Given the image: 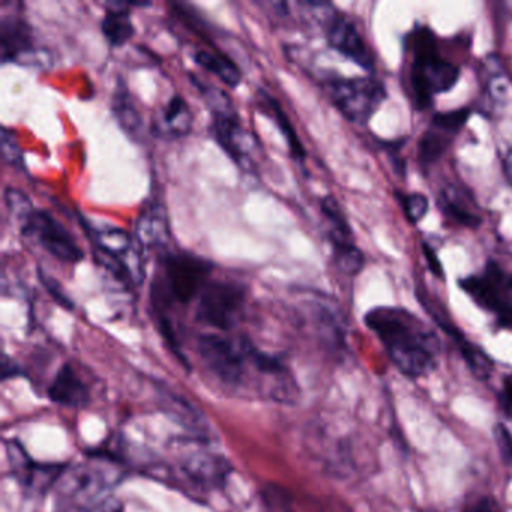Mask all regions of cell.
<instances>
[{"label": "cell", "instance_id": "obj_3", "mask_svg": "<svg viewBox=\"0 0 512 512\" xmlns=\"http://www.w3.org/2000/svg\"><path fill=\"white\" fill-rule=\"evenodd\" d=\"M214 265L193 253H172L164 257L163 275L152 284L155 310L163 311L170 304L187 305L209 283Z\"/></svg>", "mask_w": 512, "mask_h": 512}, {"label": "cell", "instance_id": "obj_24", "mask_svg": "<svg viewBox=\"0 0 512 512\" xmlns=\"http://www.w3.org/2000/svg\"><path fill=\"white\" fill-rule=\"evenodd\" d=\"M194 62L208 73L214 74L229 88H236L242 82L241 68L218 50H197Z\"/></svg>", "mask_w": 512, "mask_h": 512}, {"label": "cell", "instance_id": "obj_21", "mask_svg": "<svg viewBox=\"0 0 512 512\" xmlns=\"http://www.w3.org/2000/svg\"><path fill=\"white\" fill-rule=\"evenodd\" d=\"M49 395L55 403L68 407H82L89 401V391L82 377L71 365H64L49 386Z\"/></svg>", "mask_w": 512, "mask_h": 512}, {"label": "cell", "instance_id": "obj_2", "mask_svg": "<svg viewBox=\"0 0 512 512\" xmlns=\"http://www.w3.org/2000/svg\"><path fill=\"white\" fill-rule=\"evenodd\" d=\"M413 53L410 82L415 92L416 104L421 109L430 106L433 98L451 91L460 79V68L446 61L437 50L436 38L428 28H416L410 35Z\"/></svg>", "mask_w": 512, "mask_h": 512}, {"label": "cell", "instance_id": "obj_15", "mask_svg": "<svg viewBox=\"0 0 512 512\" xmlns=\"http://www.w3.org/2000/svg\"><path fill=\"white\" fill-rule=\"evenodd\" d=\"M194 115L182 95H173L152 119L151 131L163 140H179L193 130Z\"/></svg>", "mask_w": 512, "mask_h": 512}, {"label": "cell", "instance_id": "obj_22", "mask_svg": "<svg viewBox=\"0 0 512 512\" xmlns=\"http://www.w3.org/2000/svg\"><path fill=\"white\" fill-rule=\"evenodd\" d=\"M110 107H112L113 116H115L122 131L131 139L140 140L143 131H145V125H143L142 116H140V112L134 104L127 85L122 79H118V83H116Z\"/></svg>", "mask_w": 512, "mask_h": 512}, {"label": "cell", "instance_id": "obj_9", "mask_svg": "<svg viewBox=\"0 0 512 512\" xmlns=\"http://www.w3.org/2000/svg\"><path fill=\"white\" fill-rule=\"evenodd\" d=\"M20 226L26 238L37 242L43 250L59 262L74 265L82 262L85 257L76 238L65 229L64 224L59 223L50 212L44 209H35Z\"/></svg>", "mask_w": 512, "mask_h": 512}, {"label": "cell", "instance_id": "obj_4", "mask_svg": "<svg viewBox=\"0 0 512 512\" xmlns=\"http://www.w3.org/2000/svg\"><path fill=\"white\" fill-rule=\"evenodd\" d=\"M83 226L97 248L101 265L122 283L142 286L145 281V262L136 238L110 224H95L83 220Z\"/></svg>", "mask_w": 512, "mask_h": 512}, {"label": "cell", "instance_id": "obj_12", "mask_svg": "<svg viewBox=\"0 0 512 512\" xmlns=\"http://www.w3.org/2000/svg\"><path fill=\"white\" fill-rule=\"evenodd\" d=\"M0 58L4 64L37 65L40 50L34 32L19 17H4L0 22Z\"/></svg>", "mask_w": 512, "mask_h": 512}, {"label": "cell", "instance_id": "obj_25", "mask_svg": "<svg viewBox=\"0 0 512 512\" xmlns=\"http://www.w3.org/2000/svg\"><path fill=\"white\" fill-rule=\"evenodd\" d=\"M482 76H484V88L488 97L494 103H505L511 94V80H509L508 73L503 70L502 62L497 56H488L485 59Z\"/></svg>", "mask_w": 512, "mask_h": 512}, {"label": "cell", "instance_id": "obj_16", "mask_svg": "<svg viewBox=\"0 0 512 512\" xmlns=\"http://www.w3.org/2000/svg\"><path fill=\"white\" fill-rule=\"evenodd\" d=\"M8 455H10L14 476L19 479L23 487L40 490V488L49 487L56 479L61 478V467L34 463L26 454L25 449L17 442L10 443Z\"/></svg>", "mask_w": 512, "mask_h": 512}, {"label": "cell", "instance_id": "obj_38", "mask_svg": "<svg viewBox=\"0 0 512 512\" xmlns=\"http://www.w3.org/2000/svg\"><path fill=\"white\" fill-rule=\"evenodd\" d=\"M503 400H505L506 407H508L509 413L512 415V379L509 377L505 382V388H503Z\"/></svg>", "mask_w": 512, "mask_h": 512}, {"label": "cell", "instance_id": "obj_10", "mask_svg": "<svg viewBox=\"0 0 512 512\" xmlns=\"http://www.w3.org/2000/svg\"><path fill=\"white\" fill-rule=\"evenodd\" d=\"M203 365L226 385H238L245 373L248 361L245 343H233L218 334H205L197 343Z\"/></svg>", "mask_w": 512, "mask_h": 512}, {"label": "cell", "instance_id": "obj_31", "mask_svg": "<svg viewBox=\"0 0 512 512\" xmlns=\"http://www.w3.org/2000/svg\"><path fill=\"white\" fill-rule=\"evenodd\" d=\"M470 110L469 109H460L454 110V112H445L439 113V115L434 116L433 122L431 125L433 127L440 128V130L446 131V133L455 134L467 124L469 121Z\"/></svg>", "mask_w": 512, "mask_h": 512}, {"label": "cell", "instance_id": "obj_28", "mask_svg": "<svg viewBox=\"0 0 512 512\" xmlns=\"http://www.w3.org/2000/svg\"><path fill=\"white\" fill-rule=\"evenodd\" d=\"M334 259L338 269L346 275H358L365 266L364 253L355 244L334 250Z\"/></svg>", "mask_w": 512, "mask_h": 512}, {"label": "cell", "instance_id": "obj_8", "mask_svg": "<svg viewBox=\"0 0 512 512\" xmlns=\"http://www.w3.org/2000/svg\"><path fill=\"white\" fill-rule=\"evenodd\" d=\"M112 472L107 467L94 464H80L61 479V509L59 512H86L98 497L112 485Z\"/></svg>", "mask_w": 512, "mask_h": 512}, {"label": "cell", "instance_id": "obj_37", "mask_svg": "<svg viewBox=\"0 0 512 512\" xmlns=\"http://www.w3.org/2000/svg\"><path fill=\"white\" fill-rule=\"evenodd\" d=\"M470 512H503V509L500 508L496 500L490 499V497H484V499L479 500V502L473 506Z\"/></svg>", "mask_w": 512, "mask_h": 512}, {"label": "cell", "instance_id": "obj_14", "mask_svg": "<svg viewBox=\"0 0 512 512\" xmlns=\"http://www.w3.org/2000/svg\"><path fill=\"white\" fill-rule=\"evenodd\" d=\"M134 238L140 248L163 250L169 245L170 224L166 206L160 199L146 200L134 224Z\"/></svg>", "mask_w": 512, "mask_h": 512}, {"label": "cell", "instance_id": "obj_17", "mask_svg": "<svg viewBox=\"0 0 512 512\" xmlns=\"http://www.w3.org/2000/svg\"><path fill=\"white\" fill-rule=\"evenodd\" d=\"M182 470L188 478L202 487L217 488L226 482L230 464L226 458L208 451H197L182 461Z\"/></svg>", "mask_w": 512, "mask_h": 512}, {"label": "cell", "instance_id": "obj_13", "mask_svg": "<svg viewBox=\"0 0 512 512\" xmlns=\"http://www.w3.org/2000/svg\"><path fill=\"white\" fill-rule=\"evenodd\" d=\"M326 41L335 52L355 62L364 70H373V56L362 40L355 23L341 14H335L325 28Z\"/></svg>", "mask_w": 512, "mask_h": 512}, {"label": "cell", "instance_id": "obj_35", "mask_svg": "<svg viewBox=\"0 0 512 512\" xmlns=\"http://www.w3.org/2000/svg\"><path fill=\"white\" fill-rule=\"evenodd\" d=\"M86 512H124V508L115 497H104V499L95 502Z\"/></svg>", "mask_w": 512, "mask_h": 512}, {"label": "cell", "instance_id": "obj_19", "mask_svg": "<svg viewBox=\"0 0 512 512\" xmlns=\"http://www.w3.org/2000/svg\"><path fill=\"white\" fill-rule=\"evenodd\" d=\"M257 104H259L260 110H262L266 116H269V118L274 121V124L277 125L281 136L286 140L287 148H289L293 160H295L296 163L304 164L305 158H307V152H305L304 146H302V142L299 140L292 122L287 118L286 112H284L278 100H275L265 89H260V91L257 92Z\"/></svg>", "mask_w": 512, "mask_h": 512}, {"label": "cell", "instance_id": "obj_11", "mask_svg": "<svg viewBox=\"0 0 512 512\" xmlns=\"http://www.w3.org/2000/svg\"><path fill=\"white\" fill-rule=\"evenodd\" d=\"M211 131L215 142L232 158L236 166L247 172H253L259 143L242 127L235 107L230 106L227 109L212 112Z\"/></svg>", "mask_w": 512, "mask_h": 512}, {"label": "cell", "instance_id": "obj_6", "mask_svg": "<svg viewBox=\"0 0 512 512\" xmlns=\"http://www.w3.org/2000/svg\"><path fill=\"white\" fill-rule=\"evenodd\" d=\"M460 287L500 323L512 325V274H506L496 262H488L481 274L461 280Z\"/></svg>", "mask_w": 512, "mask_h": 512}, {"label": "cell", "instance_id": "obj_20", "mask_svg": "<svg viewBox=\"0 0 512 512\" xmlns=\"http://www.w3.org/2000/svg\"><path fill=\"white\" fill-rule=\"evenodd\" d=\"M130 7L145 8L151 7V4H118V2L112 4L101 22V32L109 46L124 47L136 35V28L128 10Z\"/></svg>", "mask_w": 512, "mask_h": 512}, {"label": "cell", "instance_id": "obj_1", "mask_svg": "<svg viewBox=\"0 0 512 512\" xmlns=\"http://www.w3.org/2000/svg\"><path fill=\"white\" fill-rule=\"evenodd\" d=\"M365 325L377 335L392 364L410 379L428 376L437 367L439 340L410 311L377 307L368 311Z\"/></svg>", "mask_w": 512, "mask_h": 512}, {"label": "cell", "instance_id": "obj_27", "mask_svg": "<svg viewBox=\"0 0 512 512\" xmlns=\"http://www.w3.org/2000/svg\"><path fill=\"white\" fill-rule=\"evenodd\" d=\"M164 404H166L167 412L172 413L179 422L187 425L190 430L202 431V419L188 406L187 401L181 400V398L175 397V395L167 392L166 398H164Z\"/></svg>", "mask_w": 512, "mask_h": 512}, {"label": "cell", "instance_id": "obj_18", "mask_svg": "<svg viewBox=\"0 0 512 512\" xmlns=\"http://www.w3.org/2000/svg\"><path fill=\"white\" fill-rule=\"evenodd\" d=\"M437 205L442 209L446 217L451 218L460 226L476 229L482 223L475 199L469 191L458 185H446L440 190L437 197Z\"/></svg>", "mask_w": 512, "mask_h": 512}, {"label": "cell", "instance_id": "obj_26", "mask_svg": "<svg viewBox=\"0 0 512 512\" xmlns=\"http://www.w3.org/2000/svg\"><path fill=\"white\" fill-rule=\"evenodd\" d=\"M452 134L431 125L419 140V158L424 164H433L445 154L452 142Z\"/></svg>", "mask_w": 512, "mask_h": 512}, {"label": "cell", "instance_id": "obj_29", "mask_svg": "<svg viewBox=\"0 0 512 512\" xmlns=\"http://www.w3.org/2000/svg\"><path fill=\"white\" fill-rule=\"evenodd\" d=\"M2 157L8 166L16 170H25V157H23L22 146L17 140L14 131L2 128Z\"/></svg>", "mask_w": 512, "mask_h": 512}, {"label": "cell", "instance_id": "obj_7", "mask_svg": "<svg viewBox=\"0 0 512 512\" xmlns=\"http://www.w3.org/2000/svg\"><path fill=\"white\" fill-rule=\"evenodd\" d=\"M245 298L244 287L235 281H209L200 293L196 319L211 328L229 331L241 319Z\"/></svg>", "mask_w": 512, "mask_h": 512}, {"label": "cell", "instance_id": "obj_30", "mask_svg": "<svg viewBox=\"0 0 512 512\" xmlns=\"http://www.w3.org/2000/svg\"><path fill=\"white\" fill-rule=\"evenodd\" d=\"M4 200L10 214L16 217L20 224L35 211L29 197L26 196L23 191L16 190V188H7V190H5Z\"/></svg>", "mask_w": 512, "mask_h": 512}, {"label": "cell", "instance_id": "obj_23", "mask_svg": "<svg viewBox=\"0 0 512 512\" xmlns=\"http://www.w3.org/2000/svg\"><path fill=\"white\" fill-rule=\"evenodd\" d=\"M320 209H322L323 217L328 224V239L331 242L332 250L355 244L349 221H347L338 200L334 196L323 197Z\"/></svg>", "mask_w": 512, "mask_h": 512}, {"label": "cell", "instance_id": "obj_39", "mask_svg": "<svg viewBox=\"0 0 512 512\" xmlns=\"http://www.w3.org/2000/svg\"><path fill=\"white\" fill-rule=\"evenodd\" d=\"M503 170H505L506 179H508L509 185L512 187V148L509 149L505 160H503Z\"/></svg>", "mask_w": 512, "mask_h": 512}, {"label": "cell", "instance_id": "obj_36", "mask_svg": "<svg viewBox=\"0 0 512 512\" xmlns=\"http://www.w3.org/2000/svg\"><path fill=\"white\" fill-rule=\"evenodd\" d=\"M422 250H424L425 259H427L428 268L436 275L437 278H443L442 263H440L439 257H437L436 251L428 244H422Z\"/></svg>", "mask_w": 512, "mask_h": 512}, {"label": "cell", "instance_id": "obj_34", "mask_svg": "<svg viewBox=\"0 0 512 512\" xmlns=\"http://www.w3.org/2000/svg\"><path fill=\"white\" fill-rule=\"evenodd\" d=\"M496 442L502 457L505 458L506 461H512V436L511 431H509L505 425H497Z\"/></svg>", "mask_w": 512, "mask_h": 512}, {"label": "cell", "instance_id": "obj_32", "mask_svg": "<svg viewBox=\"0 0 512 512\" xmlns=\"http://www.w3.org/2000/svg\"><path fill=\"white\" fill-rule=\"evenodd\" d=\"M401 206L410 223H419L428 212V200L424 194L413 193L400 196Z\"/></svg>", "mask_w": 512, "mask_h": 512}, {"label": "cell", "instance_id": "obj_33", "mask_svg": "<svg viewBox=\"0 0 512 512\" xmlns=\"http://www.w3.org/2000/svg\"><path fill=\"white\" fill-rule=\"evenodd\" d=\"M38 275H40L41 284L46 287L47 293H49V295L52 296L59 305H62V307L67 308V310H73V301H71V299L68 298L67 293L62 290L61 283L56 281L52 275H47L43 269L38 271Z\"/></svg>", "mask_w": 512, "mask_h": 512}, {"label": "cell", "instance_id": "obj_5", "mask_svg": "<svg viewBox=\"0 0 512 512\" xmlns=\"http://www.w3.org/2000/svg\"><path fill=\"white\" fill-rule=\"evenodd\" d=\"M326 85L334 106L355 124L368 122L386 100V89L371 77H335Z\"/></svg>", "mask_w": 512, "mask_h": 512}]
</instances>
